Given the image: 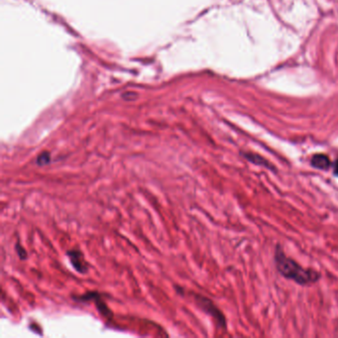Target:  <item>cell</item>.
<instances>
[{"label":"cell","instance_id":"obj_5","mask_svg":"<svg viewBox=\"0 0 338 338\" xmlns=\"http://www.w3.org/2000/svg\"><path fill=\"white\" fill-rule=\"evenodd\" d=\"M67 256L75 268V270L80 274H86L88 271L87 263L84 260L83 254L79 250H69L67 252Z\"/></svg>","mask_w":338,"mask_h":338},{"label":"cell","instance_id":"obj_2","mask_svg":"<svg viewBox=\"0 0 338 338\" xmlns=\"http://www.w3.org/2000/svg\"><path fill=\"white\" fill-rule=\"evenodd\" d=\"M194 298H195V302L198 305V307L203 312L210 315L219 328H222V329L227 328V322H226L225 315L214 305V303L210 299H208L205 296H202V295H198V294H194Z\"/></svg>","mask_w":338,"mask_h":338},{"label":"cell","instance_id":"obj_8","mask_svg":"<svg viewBox=\"0 0 338 338\" xmlns=\"http://www.w3.org/2000/svg\"><path fill=\"white\" fill-rule=\"evenodd\" d=\"M15 250H16V253L17 255L19 256V258L21 260H25L28 257V254H27V251L25 250V248L23 246H21L19 243H16L15 245Z\"/></svg>","mask_w":338,"mask_h":338},{"label":"cell","instance_id":"obj_9","mask_svg":"<svg viewBox=\"0 0 338 338\" xmlns=\"http://www.w3.org/2000/svg\"><path fill=\"white\" fill-rule=\"evenodd\" d=\"M333 174L334 176H338V159L335 160V165H334V169H333Z\"/></svg>","mask_w":338,"mask_h":338},{"label":"cell","instance_id":"obj_6","mask_svg":"<svg viewBox=\"0 0 338 338\" xmlns=\"http://www.w3.org/2000/svg\"><path fill=\"white\" fill-rule=\"evenodd\" d=\"M93 302L96 305L98 311L101 312L104 315V317H106V318H111L112 317V312L107 308L106 304L102 300L100 294L96 296V298L93 300Z\"/></svg>","mask_w":338,"mask_h":338},{"label":"cell","instance_id":"obj_7","mask_svg":"<svg viewBox=\"0 0 338 338\" xmlns=\"http://www.w3.org/2000/svg\"><path fill=\"white\" fill-rule=\"evenodd\" d=\"M52 161V156H51V153L48 152V151H44L42 153L39 154V156L37 157L36 159V163L38 166H47L51 163Z\"/></svg>","mask_w":338,"mask_h":338},{"label":"cell","instance_id":"obj_3","mask_svg":"<svg viewBox=\"0 0 338 338\" xmlns=\"http://www.w3.org/2000/svg\"><path fill=\"white\" fill-rule=\"evenodd\" d=\"M241 157H243L247 162L255 165V166H259V167H263L273 173H277L278 169L276 168V166L270 162L267 158L262 156L260 154H257L255 152H250V151H241L240 152Z\"/></svg>","mask_w":338,"mask_h":338},{"label":"cell","instance_id":"obj_1","mask_svg":"<svg viewBox=\"0 0 338 338\" xmlns=\"http://www.w3.org/2000/svg\"><path fill=\"white\" fill-rule=\"evenodd\" d=\"M274 262L277 271L282 277L299 286H312L321 278V274L318 271L312 268H304L298 261L288 257L279 244L275 248Z\"/></svg>","mask_w":338,"mask_h":338},{"label":"cell","instance_id":"obj_4","mask_svg":"<svg viewBox=\"0 0 338 338\" xmlns=\"http://www.w3.org/2000/svg\"><path fill=\"white\" fill-rule=\"evenodd\" d=\"M310 165L312 166L313 169H315V170L328 172L330 170L333 171L334 165H335V161H332L330 159V157L328 156L327 154H324V153H315V154H313L311 157Z\"/></svg>","mask_w":338,"mask_h":338}]
</instances>
